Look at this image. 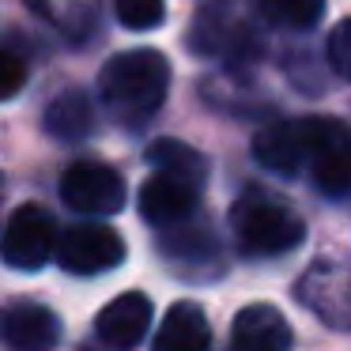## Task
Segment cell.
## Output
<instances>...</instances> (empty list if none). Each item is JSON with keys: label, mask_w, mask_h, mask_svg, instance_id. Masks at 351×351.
Returning a JSON list of instances; mask_svg holds the SVG:
<instances>
[{"label": "cell", "mask_w": 351, "mask_h": 351, "mask_svg": "<svg viewBox=\"0 0 351 351\" xmlns=\"http://www.w3.org/2000/svg\"><path fill=\"white\" fill-rule=\"evenodd\" d=\"M170 87V64L155 49H129L102 64L99 72V95L117 117L129 125L144 121L147 114L162 106Z\"/></svg>", "instance_id": "obj_1"}, {"label": "cell", "mask_w": 351, "mask_h": 351, "mask_svg": "<svg viewBox=\"0 0 351 351\" xmlns=\"http://www.w3.org/2000/svg\"><path fill=\"white\" fill-rule=\"evenodd\" d=\"M348 125L332 117H295L276 121L253 136V159L276 174H295L302 167H313L332 144L348 136Z\"/></svg>", "instance_id": "obj_2"}, {"label": "cell", "mask_w": 351, "mask_h": 351, "mask_svg": "<svg viewBox=\"0 0 351 351\" xmlns=\"http://www.w3.org/2000/svg\"><path fill=\"white\" fill-rule=\"evenodd\" d=\"M230 223H234L242 253H250V257H280V253H291L306 234L302 219L283 200L261 197V193H250V197L238 200L234 212H230Z\"/></svg>", "instance_id": "obj_3"}, {"label": "cell", "mask_w": 351, "mask_h": 351, "mask_svg": "<svg viewBox=\"0 0 351 351\" xmlns=\"http://www.w3.org/2000/svg\"><path fill=\"white\" fill-rule=\"evenodd\" d=\"M61 200L72 212L87 215H114L125 204V182L106 162H72L61 174Z\"/></svg>", "instance_id": "obj_4"}, {"label": "cell", "mask_w": 351, "mask_h": 351, "mask_svg": "<svg viewBox=\"0 0 351 351\" xmlns=\"http://www.w3.org/2000/svg\"><path fill=\"white\" fill-rule=\"evenodd\" d=\"M57 261L72 276H95L125 261V238L102 223H76L57 242Z\"/></svg>", "instance_id": "obj_5"}, {"label": "cell", "mask_w": 351, "mask_h": 351, "mask_svg": "<svg viewBox=\"0 0 351 351\" xmlns=\"http://www.w3.org/2000/svg\"><path fill=\"white\" fill-rule=\"evenodd\" d=\"M57 242L61 238H57V227H53L46 208L19 204L12 212L8 227H4V261L12 268L34 272V268H42L57 253Z\"/></svg>", "instance_id": "obj_6"}, {"label": "cell", "mask_w": 351, "mask_h": 351, "mask_svg": "<svg viewBox=\"0 0 351 351\" xmlns=\"http://www.w3.org/2000/svg\"><path fill=\"white\" fill-rule=\"evenodd\" d=\"M298 295L306 298L313 313L325 325L351 328V268L340 261H313L306 280L298 283Z\"/></svg>", "instance_id": "obj_7"}, {"label": "cell", "mask_w": 351, "mask_h": 351, "mask_svg": "<svg viewBox=\"0 0 351 351\" xmlns=\"http://www.w3.org/2000/svg\"><path fill=\"white\" fill-rule=\"evenodd\" d=\"M204 185L189 182L182 174H167V170H155L152 178L140 189V215H144L152 227H174V223L189 219L193 208L200 200Z\"/></svg>", "instance_id": "obj_8"}, {"label": "cell", "mask_w": 351, "mask_h": 351, "mask_svg": "<svg viewBox=\"0 0 351 351\" xmlns=\"http://www.w3.org/2000/svg\"><path fill=\"white\" fill-rule=\"evenodd\" d=\"M147 328H152V298L140 295V291H125V295L110 298L99 310V317H95L99 340H106L117 351L136 348Z\"/></svg>", "instance_id": "obj_9"}, {"label": "cell", "mask_w": 351, "mask_h": 351, "mask_svg": "<svg viewBox=\"0 0 351 351\" xmlns=\"http://www.w3.org/2000/svg\"><path fill=\"white\" fill-rule=\"evenodd\" d=\"M230 351H291V325L276 306L253 302L234 317Z\"/></svg>", "instance_id": "obj_10"}, {"label": "cell", "mask_w": 351, "mask_h": 351, "mask_svg": "<svg viewBox=\"0 0 351 351\" xmlns=\"http://www.w3.org/2000/svg\"><path fill=\"white\" fill-rule=\"evenodd\" d=\"M57 317L38 302H12L4 313V340L12 351H53Z\"/></svg>", "instance_id": "obj_11"}, {"label": "cell", "mask_w": 351, "mask_h": 351, "mask_svg": "<svg viewBox=\"0 0 351 351\" xmlns=\"http://www.w3.org/2000/svg\"><path fill=\"white\" fill-rule=\"evenodd\" d=\"M212 328L197 302H174L155 332L152 351H208Z\"/></svg>", "instance_id": "obj_12"}, {"label": "cell", "mask_w": 351, "mask_h": 351, "mask_svg": "<svg viewBox=\"0 0 351 351\" xmlns=\"http://www.w3.org/2000/svg\"><path fill=\"white\" fill-rule=\"evenodd\" d=\"M95 125L91 102L84 91H64L46 106V132L57 140H84Z\"/></svg>", "instance_id": "obj_13"}, {"label": "cell", "mask_w": 351, "mask_h": 351, "mask_svg": "<svg viewBox=\"0 0 351 351\" xmlns=\"http://www.w3.org/2000/svg\"><path fill=\"white\" fill-rule=\"evenodd\" d=\"M147 162H152L155 170H167V174H182V178H189V182H197V185H204V178H208V162H204V155H200L197 147L182 144V140H170V136L155 140V144L147 147Z\"/></svg>", "instance_id": "obj_14"}, {"label": "cell", "mask_w": 351, "mask_h": 351, "mask_svg": "<svg viewBox=\"0 0 351 351\" xmlns=\"http://www.w3.org/2000/svg\"><path fill=\"white\" fill-rule=\"evenodd\" d=\"M310 170H313V178H317L321 193H336V197L351 193V132L340 140V144L328 147Z\"/></svg>", "instance_id": "obj_15"}, {"label": "cell", "mask_w": 351, "mask_h": 351, "mask_svg": "<svg viewBox=\"0 0 351 351\" xmlns=\"http://www.w3.org/2000/svg\"><path fill=\"white\" fill-rule=\"evenodd\" d=\"M265 12L283 27H295V31H306V27H317L321 16H325V0H261Z\"/></svg>", "instance_id": "obj_16"}, {"label": "cell", "mask_w": 351, "mask_h": 351, "mask_svg": "<svg viewBox=\"0 0 351 351\" xmlns=\"http://www.w3.org/2000/svg\"><path fill=\"white\" fill-rule=\"evenodd\" d=\"M117 19L132 31H147V27H159L162 23V0H117L114 4Z\"/></svg>", "instance_id": "obj_17"}, {"label": "cell", "mask_w": 351, "mask_h": 351, "mask_svg": "<svg viewBox=\"0 0 351 351\" xmlns=\"http://www.w3.org/2000/svg\"><path fill=\"white\" fill-rule=\"evenodd\" d=\"M328 61L343 80H351V19H343L328 38Z\"/></svg>", "instance_id": "obj_18"}, {"label": "cell", "mask_w": 351, "mask_h": 351, "mask_svg": "<svg viewBox=\"0 0 351 351\" xmlns=\"http://www.w3.org/2000/svg\"><path fill=\"white\" fill-rule=\"evenodd\" d=\"M23 80H27L23 57L12 53V49H4V53H0V95H4V99H12V95L23 87Z\"/></svg>", "instance_id": "obj_19"}]
</instances>
